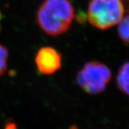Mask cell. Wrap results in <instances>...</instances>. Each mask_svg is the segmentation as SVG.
<instances>
[{"label": "cell", "mask_w": 129, "mask_h": 129, "mask_svg": "<svg viewBox=\"0 0 129 129\" xmlns=\"http://www.w3.org/2000/svg\"><path fill=\"white\" fill-rule=\"evenodd\" d=\"M75 9L70 0H44L37 12V22L48 35L58 36L70 27Z\"/></svg>", "instance_id": "cell-1"}, {"label": "cell", "mask_w": 129, "mask_h": 129, "mask_svg": "<svg viewBox=\"0 0 129 129\" xmlns=\"http://www.w3.org/2000/svg\"><path fill=\"white\" fill-rule=\"evenodd\" d=\"M124 12L122 0H90L87 17L91 25L103 30L119 23Z\"/></svg>", "instance_id": "cell-2"}, {"label": "cell", "mask_w": 129, "mask_h": 129, "mask_svg": "<svg viewBox=\"0 0 129 129\" xmlns=\"http://www.w3.org/2000/svg\"><path fill=\"white\" fill-rule=\"evenodd\" d=\"M111 78L112 73L108 66L95 60L85 63L76 76L78 85L90 95L103 92Z\"/></svg>", "instance_id": "cell-3"}, {"label": "cell", "mask_w": 129, "mask_h": 129, "mask_svg": "<svg viewBox=\"0 0 129 129\" xmlns=\"http://www.w3.org/2000/svg\"><path fill=\"white\" fill-rule=\"evenodd\" d=\"M38 71L42 75H52L61 68L62 56L54 47H42L35 57Z\"/></svg>", "instance_id": "cell-4"}, {"label": "cell", "mask_w": 129, "mask_h": 129, "mask_svg": "<svg viewBox=\"0 0 129 129\" xmlns=\"http://www.w3.org/2000/svg\"><path fill=\"white\" fill-rule=\"evenodd\" d=\"M117 87L124 95L129 96V61L122 64L116 76Z\"/></svg>", "instance_id": "cell-5"}, {"label": "cell", "mask_w": 129, "mask_h": 129, "mask_svg": "<svg viewBox=\"0 0 129 129\" xmlns=\"http://www.w3.org/2000/svg\"><path fill=\"white\" fill-rule=\"evenodd\" d=\"M118 24V36L123 42L129 45V14L123 16Z\"/></svg>", "instance_id": "cell-6"}, {"label": "cell", "mask_w": 129, "mask_h": 129, "mask_svg": "<svg viewBox=\"0 0 129 129\" xmlns=\"http://www.w3.org/2000/svg\"><path fill=\"white\" fill-rule=\"evenodd\" d=\"M9 57L8 49L0 44V76L3 75L7 70V61Z\"/></svg>", "instance_id": "cell-7"}, {"label": "cell", "mask_w": 129, "mask_h": 129, "mask_svg": "<svg viewBox=\"0 0 129 129\" xmlns=\"http://www.w3.org/2000/svg\"><path fill=\"white\" fill-rule=\"evenodd\" d=\"M5 129H17V125L12 122H9L5 125Z\"/></svg>", "instance_id": "cell-8"}, {"label": "cell", "mask_w": 129, "mask_h": 129, "mask_svg": "<svg viewBox=\"0 0 129 129\" xmlns=\"http://www.w3.org/2000/svg\"><path fill=\"white\" fill-rule=\"evenodd\" d=\"M125 7L128 12H129V0H125Z\"/></svg>", "instance_id": "cell-9"}, {"label": "cell", "mask_w": 129, "mask_h": 129, "mask_svg": "<svg viewBox=\"0 0 129 129\" xmlns=\"http://www.w3.org/2000/svg\"><path fill=\"white\" fill-rule=\"evenodd\" d=\"M2 12H1V11H0V20L2 19Z\"/></svg>", "instance_id": "cell-10"}, {"label": "cell", "mask_w": 129, "mask_h": 129, "mask_svg": "<svg viewBox=\"0 0 129 129\" xmlns=\"http://www.w3.org/2000/svg\"><path fill=\"white\" fill-rule=\"evenodd\" d=\"M0 32H1V25H0Z\"/></svg>", "instance_id": "cell-11"}]
</instances>
